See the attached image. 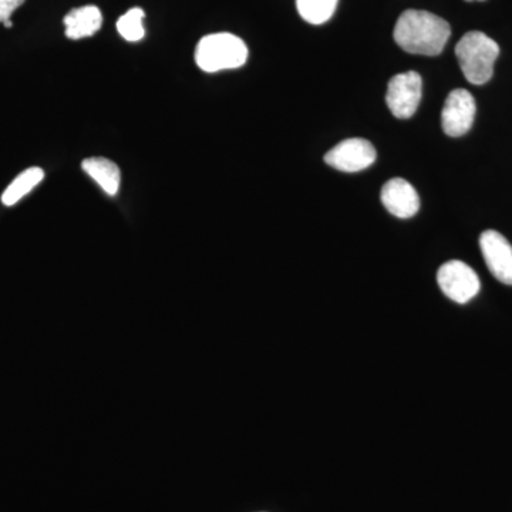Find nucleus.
<instances>
[{
	"instance_id": "1",
	"label": "nucleus",
	"mask_w": 512,
	"mask_h": 512,
	"mask_svg": "<svg viewBox=\"0 0 512 512\" xmlns=\"http://www.w3.org/2000/svg\"><path fill=\"white\" fill-rule=\"evenodd\" d=\"M450 35L446 20L426 10H406L394 26L397 45L412 55L439 56Z\"/></svg>"
},
{
	"instance_id": "2",
	"label": "nucleus",
	"mask_w": 512,
	"mask_h": 512,
	"mask_svg": "<svg viewBox=\"0 0 512 512\" xmlns=\"http://www.w3.org/2000/svg\"><path fill=\"white\" fill-rule=\"evenodd\" d=\"M500 47L483 32H468L456 46L461 72L471 84L481 86L490 82Z\"/></svg>"
},
{
	"instance_id": "3",
	"label": "nucleus",
	"mask_w": 512,
	"mask_h": 512,
	"mask_svg": "<svg viewBox=\"0 0 512 512\" xmlns=\"http://www.w3.org/2000/svg\"><path fill=\"white\" fill-rule=\"evenodd\" d=\"M248 60L244 40L231 33H214L202 37L195 50V62L207 73L238 69Z\"/></svg>"
},
{
	"instance_id": "4",
	"label": "nucleus",
	"mask_w": 512,
	"mask_h": 512,
	"mask_svg": "<svg viewBox=\"0 0 512 512\" xmlns=\"http://www.w3.org/2000/svg\"><path fill=\"white\" fill-rule=\"evenodd\" d=\"M437 284L448 299L460 305L476 298L481 289L476 271L463 261H448L441 265L437 272Z\"/></svg>"
},
{
	"instance_id": "5",
	"label": "nucleus",
	"mask_w": 512,
	"mask_h": 512,
	"mask_svg": "<svg viewBox=\"0 0 512 512\" xmlns=\"http://www.w3.org/2000/svg\"><path fill=\"white\" fill-rule=\"evenodd\" d=\"M423 96V80L416 72L397 74L387 86L386 103L397 119H410Z\"/></svg>"
},
{
	"instance_id": "6",
	"label": "nucleus",
	"mask_w": 512,
	"mask_h": 512,
	"mask_svg": "<svg viewBox=\"0 0 512 512\" xmlns=\"http://www.w3.org/2000/svg\"><path fill=\"white\" fill-rule=\"evenodd\" d=\"M476 100L464 89L453 90L441 111V126L450 137H460L470 131L476 119Z\"/></svg>"
},
{
	"instance_id": "7",
	"label": "nucleus",
	"mask_w": 512,
	"mask_h": 512,
	"mask_svg": "<svg viewBox=\"0 0 512 512\" xmlns=\"http://www.w3.org/2000/svg\"><path fill=\"white\" fill-rule=\"evenodd\" d=\"M373 144L363 138H349L333 147L325 156L326 164L343 173H359L375 163Z\"/></svg>"
},
{
	"instance_id": "8",
	"label": "nucleus",
	"mask_w": 512,
	"mask_h": 512,
	"mask_svg": "<svg viewBox=\"0 0 512 512\" xmlns=\"http://www.w3.org/2000/svg\"><path fill=\"white\" fill-rule=\"evenodd\" d=\"M480 248L491 274L505 285H512V245L500 232L488 229L480 237Z\"/></svg>"
},
{
	"instance_id": "9",
	"label": "nucleus",
	"mask_w": 512,
	"mask_h": 512,
	"mask_svg": "<svg viewBox=\"0 0 512 512\" xmlns=\"http://www.w3.org/2000/svg\"><path fill=\"white\" fill-rule=\"evenodd\" d=\"M380 198L384 208L400 220L412 218L420 210L419 194L414 190L413 185L403 178L387 181L383 185Z\"/></svg>"
},
{
	"instance_id": "10",
	"label": "nucleus",
	"mask_w": 512,
	"mask_h": 512,
	"mask_svg": "<svg viewBox=\"0 0 512 512\" xmlns=\"http://www.w3.org/2000/svg\"><path fill=\"white\" fill-rule=\"evenodd\" d=\"M66 36L72 40L96 35L103 25V15L97 6L87 5L73 9L63 20Z\"/></svg>"
},
{
	"instance_id": "11",
	"label": "nucleus",
	"mask_w": 512,
	"mask_h": 512,
	"mask_svg": "<svg viewBox=\"0 0 512 512\" xmlns=\"http://www.w3.org/2000/svg\"><path fill=\"white\" fill-rule=\"evenodd\" d=\"M82 168L106 194L113 197L119 192L121 175L119 167L113 161L101 157L87 158L83 161Z\"/></svg>"
},
{
	"instance_id": "12",
	"label": "nucleus",
	"mask_w": 512,
	"mask_h": 512,
	"mask_svg": "<svg viewBox=\"0 0 512 512\" xmlns=\"http://www.w3.org/2000/svg\"><path fill=\"white\" fill-rule=\"evenodd\" d=\"M43 178H45V173H43L42 168L32 167L23 171V173L18 175V177L13 180V183L6 188L5 192H3V204H5L6 207H12L16 202L26 197L33 188L42 183Z\"/></svg>"
},
{
	"instance_id": "13",
	"label": "nucleus",
	"mask_w": 512,
	"mask_h": 512,
	"mask_svg": "<svg viewBox=\"0 0 512 512\" xmlns=\"http://www.w3.org/2000/svg\"><path fill=\"white\" fill-rule=\"evenodd\" d=\"M296 8L305 22L323 25L332 18L338 8V0H296Z\"/></svg>"
},
{
	"instance_id": "14",
	"label": "nucleus",
	"mask_w": 512,
	"mask_h": 512,
	"mask_svg": "<svg viewBox=\"0 0 512 512\" xmlns=\"http://www.w3.org/2000/svg\"><path fill=\"white\" fill-rule=\"evenodd\" d=\"M144 18H146V13H144L143 9H130L117 22V30H119L120 35L127 42H140L146 36V30H144L143 26Z\"/></svg>"
},
{
	"instance_id": "15",
	"label": "nucleus",
	"mask_w": 512,
	"mask_h": 512,
	"mask_svg": "<svg viewBox=\"0 0 512 512\" xmlns=\"http://www.w3.org/2000/svg\"><path fill=\"white\" fill-rule=\"evenodd\" d=\"M23 3H25V0H0V22H8L13 12L20 8Z\"/></svg>"
},
{
	"instance_id": "16",
	"label": "nucleus",
	"mask_w": 512,
	"mask_h": 512,
	"mask_svg": "<svg viewBox=\"0 0 512 512\" xmlns=\"http://www.w3.org/2000/svg\"><path fill=\"white\" fill-rule=\"evenodd\" d=\"M3 25H5V28H13V23H12V20H8V22H5L3 23Z\"/></svg>"
},
{
	"instance_id": "17",
	"label": "nucleus",
	"mask_w": 512,
	"mask_h": 512,
	"mask_svg": "<svg viewBox=\"0 0 512 512\" xmlns=\"http://www.w3.org/2000/svg\"><path fill=\"white\" fill-rule=\"evenodd\" d=\"M466 2H476V0H466ZM478 2H483V0H478Z\"/></svg>"
}]
</instances>
